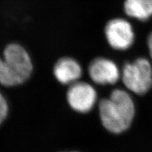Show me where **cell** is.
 <instances>
[{
  "instance_id": "cell-1",
  "label": "cell",
  "mask_w": 152,
  "mask_h": 152,
  "mask_svg": "<svg viewBox=\"0 0 152 152\" xmlns=\"http://www.w3.org/2000/svg\"><path fill=\"white\" fill-rule=\"evenodd\" d=\"M99 112L104 128L112 133L118 134L130 126L135 109L132 99L128 92L115 90L109 99L101 101Z\"/></svg>"
},
{
  "instance_id": "cell-2",
  "label": "cell",
  "mask_w": 152,
  "mask_h": 152,
  "mask_svg": "<svg viewBox=\"0 0 152 152\" xmlns=\"http://www.w3.org/2000/svg\"><path fill=\"white\" fill-rule=\"evenodd\" d=\"M121 74L125 87L135 94H145L152 87V66L146 58L126 64Z\"/></svg>"
},
{
  "instance_id": "cell-3",
  "label": "cell",
  "mask_w": 152,
  "mask_h": 152,
  "mask_svg": "<svg viewBox=\"0 0 152 152\" xmlns=\"http://www.w3.org/2000/svg\"><path fill=\"white\" fill-rule=\"evenodd\" d=\"M1 56L20 85L30 78L33 72V62L31 55L22 44L17 42L7 44Z\"/></svg>"
},
{
  "instance_id": "cell-4",
  "label": "cell",
  "mask_w": 152,
  "mask_h": 152,
  "mask_svg": "<svg viewBox=\"0 0 152 152\" xmlns=\"http://www.w3.org/2000/svg\"><path fill=\"white\" fill-rule=\"evenodd\" d=\"M104 35L106 42L115 50H125L134 40V33L130 23L123 18H113L106 24Z\"/></svg>"
},
{
  "instance_id": "cell-5",
  "label": "cell",
  "mask_w": 152,
  "mask_h": 152,
  "mask_svg": "<svg viewBox=\"0 0 152 152\" xmlns=\"http://www.w3.org/2000/svg\"><path fill=\"white\" fill-rule=\"evenodd\" d=\"M97 94L92 85L85 82H76L71 85L67 92L69 105L75 111L87 113L93 109Z\"/></svg>"
},
{
  "instance_id": "cell-6",
  "label": "cell",
  "mask_w": 152,
  "mask_h": 152,
  "mask_svg": "<svg viewBox=\"0 0 152 152\" xmlns=\"http://www.w3.org/2000/svg\"><path fill=\"white\" fill-rule=\"evenodd\" d=\"M88 74L94 83L98 85H113L121 76L115 63L105 57H96L90 63Z\"/></svg>"
},
{
  "instance_id": "cell-7",
  "label": "cell",
  "mask_w": 152,
  "mask_h": 152,
  "mask_svg": "<svg viewBox=\"0 0 152 152\" xmlns=\"http://www.w3.org/2000/svg\"><path fill=\"white\" fill-rule=\"evenodd\" d=\"M55 78L63 85H71L79 80L83 75V68L77 59L65 56L58 58L53 67Z\"/></svg>"
},
{
  "instance_id": "cell-8",
  "label": "cell",
  "mask_w": 152,
  "mask_h": 152,
  "mask_svg": "<svg viewBox=\"0 0 152 152\" xmlns=\"http://www.w3.org/2000/svg\"><path fill=\"white\" fill-rule=\"evenodd\" d=\"M126 14L140 20H146L152 16V0H125Z\"/></svg>"
},
{
  "instance_id": "cell-9",
  "label": "cell",
  "mask_w": 152,
  "mask_h": 152,
  "mask_svg": "<svg viewBox=\"0 0 152 152\" xmlns=\"http://www.w3.org/2000/svg\"><path fill=\"white\" fill-rule=\"evenodd\" d=\"M0 84L4 86L13 87L20 85L1 55H0Z\"/></svg>"
},
{
  "instance_id": "cell-10",
  "label": "cell",
  "mask_w": 152,
  "mask_h": 152,
  "mask_svg": "<svg viewBox=\"0 0 152 152\" xmlns=\"http://www.w3.org/2000/svg\"><path fill=\"white\" fill-rule=\"evenodd\" d=\"M8 113V105L4 96L0 94V125L4 121Z\"/></svg>"
},
{
  "instance_id": "cell-11",
  "label": "cell",
  "mask_w": 152,
  "mask_h": 152,
  "mask_svg": "<svg viewBox=\"0 0 152 152\" xmlns=\"http://www.w3.org/2000/svg\"><path fill=\"white\" fill-rule=\"evenodd\" d=\"M147 45H148V48H149V54L152 57V33L150 34L149 37H148Z\"/></svg>"
},
{
  "instance_id": "cell-12",
  "label": "cell",
  "mask_w": 152,
  "mask_h": 152,
  "mask_svg": "<svg viewBox=\"0 0 152 152\" xmlns=\"http://www.w3.org/2000/svg\"><path fill=\"white\" fill-rule=\"evenodd\" d=\"M71 152H76V151H71Z\"/></svg>"
}]
</instances>
